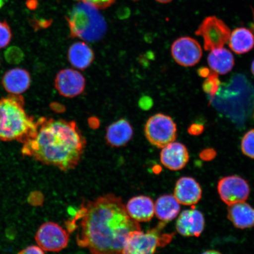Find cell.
<instances>
[{"mask_svg": "<svg viewBox=\"0 0 254 254\" xmlns=\"http://www.w3.org/2000/svg\"><path fill=\"white\" fill-rule=\"evenodd\" d=\"M171 55L179 65L192 66L201 60L202 50L197 41L191 37H183L173 43L171 46Z\"/></svg>", "mask_w": 254, "mask_h": 254, "instance_id": "30bf717a", "label": "cell"}, {"mask_svg": "<svg viewBox=\"0 0 254 254\" xmlns=\"http://www.w3.org/2000/svg\"><path fill=\"white\" fill-rule=\"evenodd\" d=\"M31 81L29 72L23 68H15L5 73L1 83L8 93L21 95L29 88Z\"/></svg>", "mask_w": 254, "mask_h": 254, "instance_id": "2e32d148", "label": "cell"}, {"mask_svg": "<svg viewBox=\"0 0 254 254\" xmlns=\"http://www.w3.org/2000/svg\"><path fill=\"white\" fill-rule=\"evenodd\" d=\"M35 240L38 246L44 252L56 253L67 247L69 234L56 222H47L39 227Z\"/></svg>", "mask_w": 254, "mask_h": 254, "instance_id": "ba28073f", "label": "cell"}, {"mask_svg": "<svg viewBox=\"0 0 254 254\" xmlns=\"http://www.w3.org/2000/svg\"><path fill=\"white\" fill-rule=\"evenodd\" d=\"M228 218L240 229L252 228L254 227V208L245 202L228 205Z\"/></svg>", "mask_w": 254, "mask_h": 254, "instance_id": "e0dca14e", "label": "cell"}, {"mask_svg": "<svg viewBox=\"0 0 254 254\" xmlns=\"http://www.w3.org/2000/svg\"><path fill=\"white\" fill-rule=\"evenodd\" d=\"M217 190L222 201L228 205L245 202L250 193L249 183L238 176L222 178L218 183Z\"/></svg>", "mask_w": 254, "mask_h": 254, "instance_id": "9c48e42d", "label": "cell"}, {"mask_svg": "<svg viewBox=\"0 0 254 254\" xmlns=\"http://www.w3.org/2000/svg\"><path fill=\"white\" fill-rule=\"evenodd\" d=\"M208 63L212 71L225 75L230 72L234 66V58L230 51L224 47L211 51Z\"/></svg>", "mask_w": 254, "mask_h": 254, "instance_id": "d6986e66", "label": "cell"}, {"mask_svg": "<svg viewBox=\"0 0 254 254\" xmlns=\"http://www.w3.org/2000/svg\"><path fill=\"white\" fill-rule=\"evenodd\" d=\"M252 71L253 73V74L254 75V60L252 63Z\"/></svg>", "mask_w": 254, "mask_h": 254, "instance_id": "d590c367", "label": "cell"}, {"mask_svg": "<svg viewBox=\"0 0 254 254\" xmlns=\"http://www.w3.org/2000/svg\"><path fill=\"white\" fill-rule=\"evenodd\" d=\"M78 1L88 3L97 8H105L112 4L115 0H78Z\"/></svg>", "mask_w": 254, "mask_h": 254, "instance_id": "484cf974", "label": "cell"}, {"mask_svg": "<svg viewBox=\"0 0 254 254\" xmlns=\"http://www.w3.org/2000/svg\"><path fill=\"white\" fill-rule=\"evenodd\" d=\"M164 225L163 222L146 233L141 230L132 232L127 238L122 254H155L157 247L166 240L163 238L164 235L161 234Z\"/></svg>", "mask_w": 254, "mask_h": 254, "instance_id": "5b68a950", "label": "cell"}, {"mask_svg": "<svg viewBox=\"0 0 254 254\" xmlns=\"http://www.w3.org/2000/svg\"><path fill=\"white\" fill-rule=\"evenodd\" d=\"M201 254H222L220 252H218V251L216 250H208L206 251V252L203 253Z\"/></svg>", "mask_w": 254, "mask_h": 254, "instance_id": "1f68e13d", "label": "cell"}, {"mask_svg": "<svg viewBox=\"0 0 254 254\" xmlns=\"http://www.w3.org/2000/svg\"><path fill=\"white\" fill-rule=\"evenodd\" d=\"M6 0H0V8H1L5 5Z\"/></svg>", "mask_w": 254, "mask_h": 254, "instance_id": "e575fe53", "label": "cell"}, {"mask_svg": "<svg viewBox=\"0 0 254 254\" xmlns=\"http://www.w3.org/2000/svg\"><path fill=\"white\" fill-rule=\"evenodd\" d=\"M55 87L63 96L73 98L84 91L85 80L80 72L70 68L64 69L57 74Z\"/></svg>", "mask_w": 254, "mask_h": 254, "instance_id": "8fae6325", "label": "cell"}, {"mask_svg": "<svg viewBox=\"0 0 254 254\" xmlns=\"http://www.w3.org/2000/svg\"><path fill=\"white\" fill-rule=\"evenodd\" d=\"M202 193L201 187L194 179L184 177L177 181L174 196L180 204L190 206L197 204Z\"/></svg>", "mask_w": 254, "mask_h": 254, "instance_id": "5bb4252c", "label": "cell"}, {"mask_svg": "<svg viewBox=\"0 0 254 254\" xmlns=\"http://www.w3.org/2000/svg\"><path fill=\"white\" fill-rule=\"evenodd\" d=\"M68 59L74 67L82 70L88 67L93 62L94 54L87 44L77 42L69 47Z\"/></svg>", "mask_w": 254, "mask_h": 254, "instance_id": "ffe728a7", "label": "cell"}, {"mask_svg": "<svg viewBox=\"0 0 254 254\" xmlns=\"http://www.w3.org/2000/svg\"><path fill=\"white\" fill-rule=\"evenodd\" d=\"M21 95L11 94L0 99V139L22 144L36 135L37 122L27 114Z\"/></svg>", "mask_w": 254, "mask_h": 254, "instance_id": "3957f363", "label": "cell"}, {"mask_svg": "<svg viewBox=\"0 0 254 254\" xmlns=\"http://www.w3.org/2000/svg\"><path fill=\"white\" fill-rule=\"evenodd\" d=\"M18 254H45L44 251L38 246H30L20 251Z\"/></svg>", "mask_w": 254, "mask_h": 254, "instance_id": "4316f807", "label": "cell"}, {"mask_svg": "<svg viewBox=\"0 0 254 254\" xmlns=\"http://www.w3.org/2000/svg\"><path fill=\"white\" fill-rule=\"evenodd\" d=\"M67 21L71 37L90 42L101 39L107 30L106 22L97 8L86 2L75 5Z\"/></svg>", "mask_w": 254, "mask_h": 254, "instance_id": "277c9868", "label": "cell"}, {"mask_svg": "<svg viewBox=\"0 0 254 254\" xmlns=\"http://www.w3.org/2000/svg\"><path fill=\"white\" fill-rule=\"evenodd\" d=\"M204 215L195 209L184 210L176 222V230L184 237H199L204 231Z\"/></svg>", "mask_w": 254, "mask_h": 254, "instance_id": "7c38bea8", "label": "cell"}, {"mask_svg": "<svg viewBox=\"0 0 254 254\" xmlns=\"http://www.w3.org/2000/svg\"><path fill=\"white\" fill-rule=\"evenodd\" d=\"M190 159L189 152L185 145L173 142L162 148L160 160L168 170L179 171L186 166Z\"/></svg>", "mask_w": 254, "mask_h": 254, "instance_id": "4fadbf2b", "label": "cell"}, {"mask_svg": "<svg viewBox=\"0 0 254 254\" xmlns=\"http://www.w3.org/2000/svg\"><path fill=\"white\" fill-rule=\"evenodd\" d=\"M206 78H207L202 85L203 90L211 96H214L217 93L220 84L218 79V74L212 71Z\"/></svg>", "mask_w": 254, "mask_h": 254, "instance_id": "cb8c5ba5", "label": "cell"}, {"mask_svg": "<svg viewBox=\"0 0 254 254\" xmlns=\"http://www.w3.org/2000/svg\"><path fill=\"white\" fill-rule=\"evenodd\" d=\"M127 213L136 222H148L155 214V204L149 196L139 195L130 199L126 205Z\"/></svg>", "mask_w": 254, "mask_h": 254, "instance_id": "9a60e30c", "label": "cell"}, {"mask_svg": "<svg viewBox=\"0 0 254 254\" xmlns=\"http://www.w3.org/2000/svg\"><path fill=\"white\" fill-rule=\"evenodd\" d=\"M12 31L7 21H0V49L7 47L12 39Z\"/></svg>", "mask_w": 254, "mask_h": 254, "instance_id": "d4e9b609", "label": "cell"}, {"mask_svg": "<svg viewBox=\"0 0 254 254\" xmlns=\"http://www.w3.org/2000/svg\"><path fill=\"white\" fill-rule=\"evenodd\" d=\"M253 17H254V18H253V23L252 24H251L250 30L252 31V33L254 35V12L253 9Z\"/></svg>", "mask_w": 254, "mask_h": 254, "instance_id": "d6a6232c", "label": "cell"}, {"mask_svg": "<svg viewBox=\"0 0 254 254\" xmlns=\"http://www.w3.org/2000/svg\"><path fill=\"white\" fill-rule=\"evenodd\" d=\"M241 148L244 155L254 159V129L250 130L244 135Z\"/></svg>", "mask_w": 254, "mask_h": 254, "instance_id": "603a6c76", "label": "cell"}, {"mask_svg": "<svg viewBox=\"0 0 254 254\" xmlns=\"http://www.w3.org/2000/svg\"><path fill=\"white\" fill-rule=\"evenodd\" d=\"M231 33L228 25L215 16L204 19L195 33L196 36L202 37L206 51L224 47L229 41Z\"/></svg>", "mask_w": 254, "mask_h": 254, "instance_id": "52a82bcc", "label": "cell"}, {"mask_svg": "<svg viewBox=\"0 0 254 254\" xmlns=\"http://www.w3.org/2000/svg\"><path fill=\"white\" fill-rule=\"evenodd\" d=\"M210 72V71L206 67L200 68L198 70L199 75L202 77H207Z\"/></svg>", "mask_w": 254, "mask_h": 254, "instance_id": "f546056e", "label": "cell"}, {"mask_svg": "<svg viewBox=\"0 0 254 254\" xmlns=\"http://www.w3.org/2000/svg\"><path fill=\"white\" fill-rule=\"evenodd\" d=\"M180 204L172 195H163L159 197L155 204V214L163 222L174 220L180 212Z\"/></svg>", "mask_w": 254, "mask_h": 254, "instance_id": "44dd1931", "label": "cell"}, {"mask_svg": "<svg viewBox=\"0 0 254 254\" xmlns=\"http://www.w3.org/2000/svg\"><path fill=\"white\" fill-rule=\"evenodd\" d=\"M79 220L77 243L91 254H122L127 237L140 230L122 198L113 193L85 203L75 216Z\"/></svg>", "mask_w": 254, "mask_h": 254, "instance_id": "6da1fadb", "label": "cell"}, {"mask_svg": "<svg viewBox=\"0 0 254 254\" xmlns=\"http://www.w3.org/2000/svg\"><path fill=\"white\" fill-rule=\"evenodd\" d=\"M145 134L152 145L163 148L177 138V125L170 116L157 114L147 121Z\"/></svg>", "mask_w": 254, "mask_h": 254, "instance_id": "8992f818", "label": "cell"}, {"mask_svg": "<svg viewBox=\"0 0 254 254\" xmlns=\"http://www.w3.org/2000/svg\"><path fill=\"white\" fill-rule=\"evenodd\" d=\"M215 155V152L212 149H206V150L203 151L200 156L204 160H209L214 158Z\"/></svg>", "mask_w": 254, "mask_h": 254, "instance_id": "f1b7e54d", "label": "cell"}, {"mask_svg": "<svg viewBox=\"0 0 254 254\" xmlns=\"http://www.w3.org/2000/svg\"><path fill=\"white\" fill-rule=\"evenodd\" d=\"M38 123L36 135L23 144L22 154L63 171L74 169L86 145L77 124L44 117L38 120Z\"/></svg>", "mask_w": 254, "mask_h": 254, "instance_id": "7a4b0ae2", "label": "cell"}, {"mask_svg": "<svg viewBox=\"0 0 254 254\" xmlns=\"http://www.w3.org/2000/svg\"><path fill=\"white\" fill-rule=\"evenodd\" d=\"M26 5L30 9H34L37 7V1L36 0H27Z\"/></svg>", "mask_w": 254, "mask_h": 254, "instance_id": "4dcf8cb0", "label": "cell"}, {"mask_svg": "<svg viewBox=\"0 0 254 254\" xmlns=\"http://www.w3.org/2000/svg\"><path fill=\"white\" fill-rule=\"evenodd\" d=\"M157 1L161 3H163V4H166V3H168L171 1H172L173 0H156Z\"/></svg>", "mask_w": 254, "mask_h": 254, "instance_id": "836d02e7", "label": "cell"}, {"mask_svg": "<svg viewBox=\"0 0 254 254\" xmlns=\"http://www.w3.org/2000/svg\"><path fill=\"white\" fill-rule=\"evenodd\" d=\"M228 43L233 52L237 55H243L253 49L254 35L249 28H237L231 33Z\"/></svg>", "mask_w": 254, "mask_h": 254, "instance_id": "7402d4cb", "label": "cell"}, {"mask_svg": "<svg viewBox=\"0 0 254 254\" xmlns=\"http://www.w3.org/2000/svg\"><path fill=\"white\" fill-rule=\"evenodd\" d=\"M133 136V129L128 121L120 119L108 127L106 138L110 145L120 147L128 143Z\"/></svg>", "mask_w": 254, "mask_h": 254, "instance_id": "ac0fdd59", "label": "cell"}, {"mask_svg": "<svg viewBox=\"0 0 254 254\" xmlns=\"http://www.w3.org/2000/svg\"><path fill=\"white\" fill-rule=\"evenodd\" d=\"M204 126L201 125H199V124H192V125L189 127L188 132L190 135L197 136L202 134L203 131H204Z\"/></svg>", "mask_w": 254, "mask_h": 254, "instance_id": "83f0119b", "label": "cell"}]
</instances>
